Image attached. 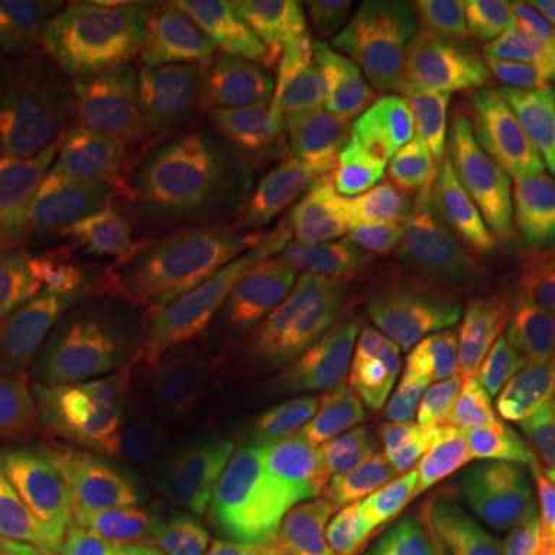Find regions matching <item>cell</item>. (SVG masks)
<instances>
[{
    "instance_id": "obj_2",
    "label": "cell",
    "mask_w": 555,
    "mask_h": 555,
    "mask_svg": "<svg viewBox=\"0 0 555 555\" xmlns=\"http://www.w3.org/2000/svg\"><path fill=\"white\" fill-rule=\"evenodd\" d=\"M312 10L139 3L96 43L80 96L124 149L173 158L281 108Z\"/></svg>"
},
{
    "instance_id": "obj_12",
    "label": "cell",
    "mask_w": 555,
    "mask_h": 555,
    "mask_svg": "<svg viewBox=\"0 0 555 555\" xmlns=\"http://www.w3.org/2000/svg\"><path fill=\"white\" fill-rule=\"evenodd\" d=\"M358 20L414 68L429 93L451 112L543 133L531 90L521 83L491 40L478 31L463 3L454 0H358Z\"/></svg>"
},
{
    "instance_id": "obj_22",
    "label": "cell",
    "mask_w": 555,
    "mask_h": 555,
    "mask_svg": "<svg viewBox=\"0 0 555 555\" xmlns=\"http://www.w3.org/2000/svg\"><path fill=\"white\" fill-rule=\"evenodd\" d=\"M553 516H555V513H553Z\"/></svg>"
},
{
    "instance_id": "obj_1",
    "label": "cell",
    "mask_w": 555,
    "mask_h": 555,
    "mask_svg": "<svg viewBox=\"0 0 555 555\" xmlns=\"http://www.w3.org/2000/svg\"><path fill=\"white\" fill-rule=\"evenodd\" d=\"M500 374L496 315L429 259L377 257L309 284L262 327L241 398L284 463L318 476L454 448L456 433H476Z\"/></svg>"
},
{
    "instance_id": "obj_3",
    "label": "cell",
    "mask_w": 555,
    "mask_h": 555,
    "mask_svg": "<svg viewBox=\"0 0 555 555\" xmlns=\"http://www.w3.org/2000/svg\"><path fill=\"white\" fill-rule=\"evenodd\" d=\"M145 247L142 167L83 96L0 118V309L75 312Z\"/></svg>"
},
{
    "instance_id": "obj_5",
    "label": "cell",
    "mask_w": 555,
    "mask_h": 555,
    "mask_svg": "<svg viewBox=\"0 0 555 555\" xmlns=\"http://www.w3.org/2000/svg\"><path fill=\"white\" fill-rule=\"evenodd\" d=\"M149 247L238 275L259 291L284 281L275 204V139L250 124L142 167Z\"/></svg>"
},
{
    "instance_id": "obj_6",
    "label": "cell",
    "mask_w": 555,
    "mask_h": 555,
    "mask_svg": "<svg viewBox=\"0 0 555 555\" xmlns=\"http://www.w3.org/2000/svg\"><path fill=\"white\" fill-rule=\"evenodd\" d=\"M411 137L389 127H349L275 139L284 281H321L386 238L398 219Z\"/></svg>"
},
{
    "instance_id": "obj_13",
    "label": "cell",
    "mask_w": 555,
    "mask_h": 555,
    "mask_svg": "<svg viewBox=\"0 0 555 555\" xmlns=\"http://www.w3.org/2000/svg\"><path fill=\"white\" fill-rule=\"evenodd\" d=\"M426 259L496 312H534L555 297V214L543 201L485 217L414 225Z\"/></svg>"
},
{
    "instance_id": "obj_20",
    "label": "cell",
    "mask_w": 555,
    "mask_h": 555,
    "mask_svg": "<svg viewBox=\"0 0 555 555\" xmlns=\"http://www.w3.org/2000/svg\"><path fill=\"white\" fill-rule=\"evenodd\" d=\"M485 555H555V516L537 518L531 525L506 534Z\"/></svg>"
},
{
    "instance_id": "obj_4",
    "label": "cell",
    "mask_w": 555,
    "mask_h": 555,
    "mask_svg": "<svg viewBox=\"0 0 555 555\" xmlns=\"http://www.w3.org/2000/svg\"><path fill=\"white\" fill-rule=\"evenodd\" d=\"M521 476L518 463H481L463 448L358 460L272 485L204 555H420Z\"/></svg>"
},
{
    "instance_id": "obj_19",
    "label": "cell",
    "mask_w": 555,
    "mask_h": 555,
    "mask_svg": "<svg viewBox=\"0 0 555 555\" xmlns=\"http://www.w3.org/2000/svg\"><path fill=\"white\" fill-rule=\"evenodd\" d=\"M0 555H83L80 509L50 496L0 500Z\"/></svg>"
},
{
    "instance_id": "obj_21",
    "label": "cell",
    "mask_w": 555,
    "mask_h": 555,
    "mask_svg": "<svg viewBox=\"0 0 555 555\" xmlns=\"http://www.w3.org/2000/svg\"><path fill=\"white\" fill-rule=\"evenodd\" d=\"M543 204L555 214V164H550V185H546V195H543Z\"/></svg>"
},
{
    "instance_id": "obj_9",
    "label": "cell",
    "mask_w": 555,
    "mask_h": 555,
    "mask_svg": "<svg viewBox=\"0 0 555 555\" xmlns=\"http://www.w3.org/2000/svg\"><path fill=\"white\" fill-rule=\"evenodd\" d=\"M262 327L257 284L149 250L124 281L100 343L152 361L229 371L241 379L244 396Z\"/></svg>"
},
{
    "instance_id": "obj_14",
    "label": "cell",
    "mask_w": 555,
    "mask_h": 555,
    "mask_svg": "<svg viewBox=\"0 0 555 555\" xmlns=\"http://www.w3.org/2000/svg\"><path fill=\"white\" fill-rule=\"evenodd\" d=\"M120 469L145 478L170 509L229 521L250 516L272 491L266 444L232 404L142 448Z\"/></svg>"
},
{
    "instance_id": "obj_16",
    "label": "cell",
    "mask_w": 555,
    "mask_h": 555,
    "mask_svg": "<svg viewBox=\"0 0 555 555\" xmlns=\"http://www.w3.org/2000/svg\"><path fill=\"white\" fill-rule=\"evenodd\" d=\"M555 433V331L518 361L496 389L473 441L463 448L481 463H513Z\"/></svg>"
},
{
    "instance_id": "obj_10",
    "label": "cell",
    "mask_w": 555,
    "mask_h": 555,
    "mask_svg": "<svg viewBox=\"0 0 555 555\" xmlns=\"http://www.w3.org/2000/svg\"><path fill=\"white\" fill-rule=\"evenodd\" d=\"M433 93L414 68L349 10L315 7L302 28L297 75L281 102L284 133L389 127L416 133Z\"/></svg>"
},
{
    "instance_id": "obj_8",
    "label": "cell",
    "mask_w": 555,
    "mask_h": 555,
    "mask_svg": "<svg viewBox=\"0 0 555 555\" xmlns=\"http://www.w3.org/2000/svg\"><path fill=\"white\" fill-rule=\"evenodd\" d=\"M241 396L219 367L130 356L96 343L62 420V473L124 466V460L198 423Z\"/></svg>"
},
{
    "instance_id": "obj_15",
    "label": "cell",
    "mask_w": 555,
    "mask_h": 555,
    "mask_svg": "<svg viewBox=\"0 0 555 555\" xmlns=\"http://www.w3.org/2000/svg\"><path fill=\"white\" fill-rule=\"evenodd\" d=\"M127 10L112 0H0L3 115L80 100L87 62Z\"/></svg>"
},
{
    "instance_id": "obj_17",
    "label": "cell",
    "mask_w": 555,
    "mask_h": 555,
    "mask_svg": "<svg viewBox=\"0 0 555 555\" xmlns=\"http://www.w3.org/2000/svg\"><path fill=\"white\" fill-rule=\"evenodd\" d=\"M463 10L531 90L546 133L555 124V0H473Z\"/></svg>"
},
{
    "instance_id": "obj_18",
    "label": "cell",
    "mask_w": 555,
    "mask_h": 555,
    "mask_svg": "<svg viewBox=\"0 0 555 555\" xmlns=\"http://www.w3.org/2000/svg\"><path fill=\"white\" fill-rule=\"evenodd\" d=\"M555 513V451L543 463L525 466V476L518 485L494 500L488 509H481L454 531L433 543L420 555H485L496 540L513 534L518 528L531 525L537 518H546Z\"/></svg>"
},
{
    "instance_id": "obj_7",
    "label": "cell",
    "mask_w": 555,
    "mask_h": 555,
    "mask_svg": "<svg viewBox=\"0 0 555 555\" xmlns=\"http://www.w3.org/2000/svg\"><path fill=\"white\" fill-rule=\"evenodd\" d=\"M127 275L65 315L0 309V500L50 496L60 481L65 408Z\"/></svg>"
},
{
    "instance_id": "obj_11",
    "label": "cell",
    "mask_w": 555,
    "mask_h": 555,
    "mask_svg": "<svg viewBox=\"0 0 555 555\" xmlns=\"http://www.w3.org/2000/svg\"><path fill=\"white\" fill-rule=\"evenodd\" d=\"M550 160L516 127L438 112L414 137L398 189V219L485 217L543 201Z\"/></svg>"
}]
</instances>
